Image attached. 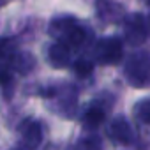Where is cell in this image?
I'll return each instance as SVG.
<instances>
[{
	"label": "cell",
	"instance_id": "obj_1",
	"mask_svg": "<svg viewBox=\"0 0 150 150\" xmlns=\"http://www.w3.org/2000/svg\"><path fill=\"white\" fill-rule=\"evenodd\" d=\"M125 80L136 88L150 87V53L136 51L125 62Z\"/></svg>",
	"mask_w": 150,
	"mask_h": 150
},
{
	"label": "cell",
	"instance_id": "obj_2",
	"mask_svg": "<svg viewBox=\"0 0 150 150\" xmlns=\"http://www.w3.org/2000/svg\"><path fill=\"white\" fill-rule=\"evenodd\" d=\"M124 57V46L118 37H104L96 46V58L103 65H115Z\"/></svg>",
	"mask_w": 150,
	"mask_h": 150
},
{
	"label": "cell",
	"instance_id": "obj_3",
	"mask_svg": "<svg viewBox=\"0 0 150 150\" xmlns=\"http://www.w3.org/2000/svg\"><path fill=\"white\" fill-rule=\"evenodd\" d=\"M148 35V25L139 13H134L125 18V39L131 46H139Z\"/></svg>",
	"mask_w": 150,
	"mask_h": 150
},
{
	"label": "cell",
	"instance_id": "obj_4",
	"mask_svg": "<svg viewBox=\"0 0 150 150\" xmlns=\"http://www.w3.org/2000/svg\"><path fill=\"white\" fill-rule=\"evenodd\" d=\"M20 138L27 148H30V150L37 148L42 141V125L34 118L23 120L20 125Z\"/></svg>",
	"mask_w": 150,
	"mask_h": 150
},
{
	"label": "cell",
	"instance_id": "obj_5",
	"mask_svg": "<svg viewBox=\"0 0 150 150\" xmlns=\"http://www.w3.org/2000/svg\"><path fill=\"white\" fill-rule=\"evenodd\" d=\"M108 134L111 139H115L117 143L120 145H131L136 138L134 134V129L131 127L129 120L124 118V117H117L113 118V122L110 124V129H108Z\"/></svg>",
	"mask_w": 150,
	"mask_h": 150
},
{
	"label": "cell",
	"instance_id": "obj_6",
	"mask_svg": "<svg viewBox=\"0 0 150 150\" xmlns=\"http://www.w3.org/2000/svg\"><path fill=\"white\" fill-rule=\"evenodd\" d=\"M96 9H97V14L103 21L106 23H120L124 20V7L111 2V0H97L96 4Z\"/></svg>",
	"mask_w": 150,
	"mask_h": 150
},
{
	"label": "cell",
	"instance_id": "obj_7",
	"mask_svg": "<svg viewBox=\"0 0 150 150\" xmlns=\"http://www.w3.org/2000/svg\"><path fill=\"white\" fill-rule=\"evenodd\" d=\"M48 60L53 67L57 69H62V67H67L69 62H71V50L62 44V42H55L50 50H48Z\"/></svg>",
	"mask_w": 150,
	"mask_h": 150
},
{
	"label": "cell",
	"instance_id": "obj_8",
	"mask_svg": "<svg viewBox=\"0 0 150 150\" xmlns=\"http://www.w3.org/2000/svg\"><path fill=\"white\" fill-rule=\"evenodd\" d=\"M35 65V60L30 53H25V51H16L11 58H9V67L20 74H27L30 72V69H34Z\"/></svg>",
	"mask_w": 150,
	"mask_h": 150
},
{
	"label": "cell",
	"instance_id": "obj_9",
	"mask_svg": "<svg viewBox=\"0 0 150 150\" xmlns=\"http://www.w3.org/2000/svg\"><path fill=\"white\" fill-rule=\"evenodd\" d=\"M76 20L72 18H55L50 23V34L57 39V41H64L67 37V34L76 27Z\"/></svg>",
	"mask_w": 150,
	"mask_h": 150
},
{
	"label": "cell",
	"instance_id": "obj_10",
	"mask_svg": "<svg viewBox=\"0 0 150 150\" xmlns=\"http://www.w3.org/2000/svg\"><path fill=\"white\" fill-rule=\"evenodd\" d=\"M104 122V111L97 106H92L90 110H87V113L83 115V124L88 129H96Z\"/></svg>",
	"mask_w": 150,
	"mask_h": 150
},
{
	"label": "cell",
	"instance_id": "obj_11",
	"mask_svg": "<svg viewBox=\"0 0 150 150\" xmlns=\"http://www.w3.org/2000/svg\"><path fill=\"white\" fill-rule=\"evenodd\" d=\"M0 85H2L6 96L11 97V90H13V85H14V76H13V69L9 65L0 67Z\"/></svg>",
	"mask_w": 150,
	"mask_h": 150
},
{
	"label": "cell",
	"instance_id": "obj_12",
	"mask_svg": "<svg viewBox=\"0 0 150 150\" xmlns=\"http://www.w3.org/2000/svg\"><path fill=\"white\" fill-rule=\"evenodd\" d=\"M16 53V42L11 37H0V60L9 62V58Z\"/></svg>",
	"mask_w": 150,
	"mask_h": 150
},
{
	"label": "cell",
	"instance_id": "obj_13",
	"mask_svg": "<svg viewBox=\"0 0 150 150\" xmlns=\"http://www.w3.org/2000/svg\"><path fill=\"white\" fill-rule=\"evenodd\" d=\"M134 115L141 124L150 125V99H143L134 106Z\"/></svg>",
	"mask_w": 150,
	"mask_h": 150
},
{
	"label": "cell",
	"instance_id": "obj_14",
	"mask_svg": "<svg viewBox=\"0 0 150 150\" xmlns=\"http://www.w3.org/2000/svg\"><path fill=\"white\" fill-rule=\"evenodd\" d=\"M92 71H94V64L90 60H87V58H80V60L74 62V72H76L80 78L90 76Z\"/></svg>",
	"mask_w": 150,
	"mask_h": 150
},
{
	"label": "cell",
	"instance_id": "obj_15",
	"mask_svg": "<svg viewBox=\"0 0 150 150\" xmlns=\"http://www.w3.org/2000/svg\"><path fill=\"white\" fill-rule=\"evenodd\" d=\"M80 150H101V139L97 136H90L81 141Z\"/></svg>",
	"mask_w": 150,
	"mask_h": 150
},
{
	"label": "cell",
	"instance_id": "obj_16",
	"mask_svg": "<svg viewBox=\"0 0 150 150\" xmlns=\"http://www.w3.org/2000/svg\"><path fill=\"white\" fill-rule=\"evenodd\" d=\"M146 25H148V34H150V18H148V23Z\"/></svg>",
	"mask_w": 150,
	"mask_h": 150
},
{
	"label": "cell",
	"instance_id": "obj_17",
	"mask_svg": "<svg viewBox=\"0 0 150 150\" xmlns=\"http://www.w3.org/2000/svg\"><path fill=\"white\" fill-rule=\"evenodd\" d=\"M6 4V0H0V6H4Z\"/></svg>",
	"mask_w": 150,
	"mask_h": 150
},
{
	"label": "cell",
	"instance_id": "obj_18",
	"mask_svg": "<svg viewBox=\"0 0 150 150\" xmlns=\"http://www.w3.org/2000/svg\"><path fill=\"white\" fill-rule=\"evenodd\" d=\"M148 4H150V0H148Z\"/></svg>",
	"mask_w": 150,
	"mask_h": 150
}]
</instances>
